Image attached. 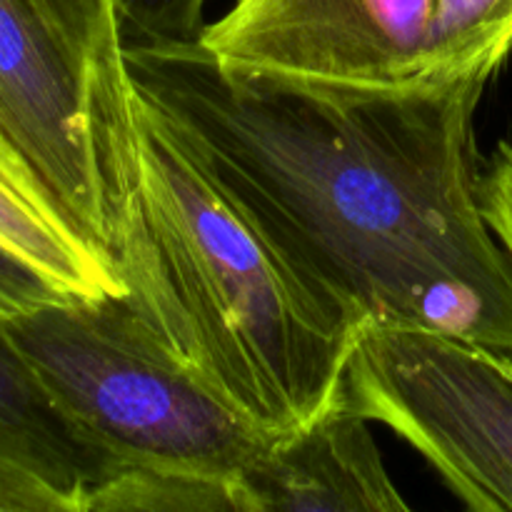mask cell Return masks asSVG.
<instances>
[{
    "mask_svg": "<svg viewBox=\"0 0 512 512\" xmlns=\"http://www.w3.org/2000/svg\"><path fill=\"white\" fill-rule=\"evenodd\" d=\"M0 245L65 298L125 295V285L65 225L23 155L0 130Z\"/></svg>",
    "mask_w": 512,
    "mask_h": 512,
    "instance_id": "8",
    "label": "cell"
},
{
    "mask_svg": "<svg viewBox=\"0 0 512 512\" xmlns=\"http://www.w3.org/2000/svg\"><path fill=\"white\" fill-rule=\"evenodd\" d=\"M512 55V0H435V88L488 85Z\"/></svg>",
    "mask_w": 512,
    "mask_h": 512,
    "instance_id": "9",
    "label": "cell"
},
{
    "mask_svg": "<svg viewBox=\"0 0 512 512\" xmlns=\"http://www.w3.org/2000/svg\"><path fill=\"white\" fill-rule=\"evenodd\" d=\"M0 455L43 475L60 490L85 495L120 475L48 393L0 323Z\"/></svg>",
    "mask_w": 512,
    "mask_h": 512,
    "instance_id": "7",
    "label": "cell"
},
{
    "mask_svg": "<svg viewBox=\"0 0 512 512\" xmlns=\"http://www.w3.org/2000/svg\"><path fill=\"white\" fill-rule=\"evenodd\" d=\"M365 418L340 408L233 480L248 512H388L393 483Z\"/></svg>",
    "mask_w": 512,
    "mask_h": 512,
    "instance_id": "6",
    "label": "cell"
},
{
    "mask_svg": "<svg viewBox=\"0 0 512 512\" xmlns=\"http://www.w3.org/2000/svg\"><path fill=\"white\" fill-rule=\"evenodd\" d=\"M125 60L140 98L365 328L512 355V260L475 158L485 85L335 100L225 75L198 43Z\"/></svg>",
    "mask_w": 512,
    "mask_h": 512,
    "instance_id": "1",
    "label": "cell"
},
{
    "mask_svg": "<svg viewBox=\"0 0 512 512\" xmlns=\"http://www.w3.org/2000/svg\"><path fill=\"white\" fill-rule=\"evenodd\" d=\"M435 0H235L198 45L225 75L335 100L433 83Z\"/></svg>",
    "mask_w": 512,
    "mask_h": 512,
    "instance_id": "5",
    "label": "cell"
},
{
    "mask_svg": "<svg viewBox=\"0 0 512 512\" xmlns=\"http://www.w3.org/2000/svg\"><path fill=\"white\" fill-rule=\"evenodd\" d=\"M83 498L0 455V512H85Z\"/></svg>",
    "mask_w": 512,
    "mask_h": 512,
    "instance_id": "13",
    "label": "cell"
},
{
    "mask_svg": "<svg viewBox=\"0 0 512 512\" xmlns=\"http://www.w3.org/2000/svg\"><path fill=\"white\" fill-rule=\"evenodd\" d=\"M60 298L65 295H60L33 268L0 245V323H8L18 315Z\"/></svg>",
    "mask_w": 512,
    "mask_h": 512,
    "instance_id": "14",
    "label": "cell"
},
{
    "mask_svg": "<svg viewBox=\"0 0 512 512\" xmlns=\"http://www.w3.org/2000/svg\"><path fill=\"white\" fill-rule=\"evenodd\" d=\"M485 218L512 260V143H500L480 178Z\"/></svg>",
    "mask_w": 512,
    "mask_h": 512,
    "instance_id": "15",
    "label": "cell"
},
{
    "mask_svg": "<svg viewBox=\"0 0 512 512\" xmlns=\"http://www.w3.org/2000/svg\"><path fill=\"white\" fill-rule=\"evenodd\" d=\"M118 275L170 353L270 443L343 408L365 325L140 95L138 188Z\"/></svg>",
    "mask_w": 512,
    "mask_h": 512,
    "instance_id": "2",
    "label": "cell"
},
{
    "mask_svg": "<svg viewBox=\"0 0 512 512\" xmlns=\"http://www.w3.org/2000/svg\"><path fill=\"white\" fill-rule=\"evenodd\" d=\"M345 410L410 445L468 512H512V355L420 328L370 325Z\"/></svg>",
    "mask_w": 512,
    "mask_h": 512,
    "instance_id": "4",
    "label": "cell"
},
{
    "mask_svg": "<svg viewBox=\"0 0 512 512\" xmlns=\"http://www.w3.org/2000/svg\"><path fill=\"white\" fill-rule=\"evenodd\" d=\"M3 328L118 473L235 480L275 445L220 403L123 295L50 300Z\"/></svg>",
    "mask_w": 512,
    "mask_h": 512,
    "instance_id": "3",
    "label": "cell"
},
{
    "mask_svg": "<svg viewBox=\"0 0 512 512\" xmlns=\"http://www.w3.org/2000/svg\"><path fill=\"white\" fill-rule=\"evenodd\" d=\"M25 5L48 20L75 50L118 75H130L115 0H0Z\"/></svg>",
    "mask_w": 512,
    "mask_h": 512,
    "instance_id": "11",
    "label": "cell"
},
{
    "mask_svg": "<svg viewBox=\"0 0 512 512\" xmlns=\"http://www.w3.org/2000/svg\"><path fill=\"white\" fill-rule=\"evenodd\" d=\"M85 512H248L233 480L130 470L88 490Z\"/></svg>",
    "mask_w": 512,
    "mask_h": 512,
    "instance_id": "10",
    "label": "cell"
},
{
    "mask_svg": "<svg viewBox=\"0 0 512 512\" xmlns=\"http://www.w3.org/2000/svg\"><path fill=\"white\" fill-rule=\"evenodd\" d=\"M385 508H388V512H415L408 505V500L400 495V490L395 488V483L388 485V493H385Z\"/></svg>",
    "mask_w": 512,
    "mask_h": 512,
    "instance_id": "16",
    "label": "cell"
},
{
    "mask_svg": "<svg viewBox=\"0 0 512 512\" xmlns=\"http://www.w3.org/2000/svg\"><path fill=\"white\" fill-rule=\"evenodd\" d=\"M125 48L190 45L205 30L208 0H115Z\"/></svg>",
    "mask_w": 512,
    "mask_h": 512,
    "instance_id": "12",
    "label": "cell"
}]
</instances>
